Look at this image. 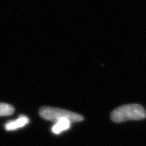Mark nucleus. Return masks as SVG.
Masks as SVG:
<instances>
[{
    "instance_id": "nucleus-5",
    "label": "nucleus",
    "mask_w": 146,
    "mask_h": 146,
    "mask_svg": "<svg viewBox=\"0 0 146 146\" xmlns=\"http://www.w3.org/2000/svg\"><path fill=\"white\" fill-rule=\"evenodd\" d=\"M14 112V108L12 106L8 104L0 103V116H10Z\"/></svg>"
},
{
    "instance_id": "nucleus-4",
    "label": "nucleus",
    "mask_w": 146,
    "mask_h": 146,
    "mask_svg": "<svg viewBox=\"0 0 146 146\" xmlns=\"http://www.w3.org/2000/svg\"><path fill=\"white\" fill-rule=\"evenodd\" d=\"M71 122L68 119H62L55 123L52 127V132L54 134H60L64 131L68 130L70 128Z\"/></svg>"
},
{
    "instance_id": "nucleus-1",
    "label": "nucleus",
    "mask_w": 146,
    "mask_h": 146,
    "mask_svg": "<svg viewBox=\"0 0 146 146\" xmlns=\"http://www.w3.org/2000/svg\"><path fill=\"white\" fill-rule=\"evenodd\" d=\"M145 117V109L138 104L121 106L111 113V119L114 123H123L128 120H141Z\"/></svg>"
},
{
    "instance_id": "nucleus-3",
    "label": "nucleus",
    "mask_w": 146,
    "mask_h": 146,
    "mask_svg": "<svg viewBox=\"0 0 146 146\" xmlns=\"http://www.w3.org/2000/svg\"><path fill=\"white\" fill-rule=\"evenodd\" d=\"M29 122V118L27 116H21L18 119L15 120L10 121L9 123H6L5 125V128L7 131H14L19 128L23 127Z\"/></svg>"
},
{
    "instance_id": "nucleus-2",
    "label": "nucleus",
    "mask_w": 146,
    "mask_h": 146,
    "mask_svg": "<svg viewBox=\"0 0 146 146\" xmlns=\"http://www.w3.org/2000/svg\"><path fill=\"white\" fill-rule=\"evenodd\" d=\"M39 115L43 119L55 123L62 119H68L71 123H78L83 120V116L77 113L50 106L41 108L39 110Z\"/></svg>"
}]
</instances>
